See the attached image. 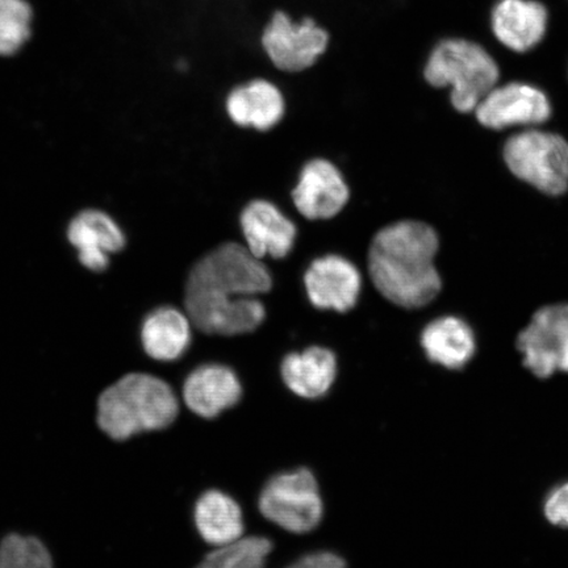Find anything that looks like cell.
<instances>
[{
    "mask_svg": "<svg viewBox=\"0 0 568 568\" xmlns=\"http://www.w3.org/2000/svg\"><path fill=\"white\" fill-rule=\"evenodd\" d=\"M273 551L270 539L260 536L241 537L209 554L196 568H265Z\"/></svg>",
    "mask_w": 568,
    "mask_h": 568,
    "instance_id": "cell-21",
    "label": "cell"
},
{
    "mask_svg": "<svg viewBox=\"0 0 568 568\" xmlns=\"http://www.w3.org/2000/svg\"><path fill=\"white\" fill-rule=\"evenodd\" d=\"M70 244L78 251L81 264L91 272H103L110 264V254L122 251L125 236L110 215L98 210L83 211L68 229Z\"/></svg>",
    "mask_w": 568,
    "mask_h": 568,
    "instance_id": "cell-13",
    "label": "cell"
},
{
    "mask_svg": "<svg viewBox=\"0 0 568 568\" xmlns=\"http://www.w3.org/2000/svg\"><path fill=\"white\" fill-rule=\"evenodd\" d=\"M422 346L433 364L449 371L464 368L477 349L471 326L454 316L437 318L426 326Z\"/></svg>",
    "mask_w": 568,
    "mask_h": 568,
    "instance_id": "cell-18",
    "label": "cell"
},
{
    "mask_svg": "<svg viewBox=\"0 0 568 568\" xmlns=\"http://www.w3.org/2000/svg\"><path fill=\"white\" fill-rule=\"evenodd\" d=\"M287 568H346V564L335 552L317 551L295 560Z\"/></svg>",
    "mask_w": 568,
    "mask_h": 568,
    "instance_id": "cell-25",
    "label": "cell"
},
{
    "mask_svg": "<svg viewBox=\"0 0 568 568\" xmlns=\"http://www.w3.org/2000/svg\"><path fill=\"white\" fill-rule=\"evenodd\" d=\"M247 251L255 258H284L294 247L296 226L266 201H255L241 215Z\"/></svg>",
    "mask_w": 568,
    "mask_h": 568,
    "instance_id": "cell-14",
    "label": "cell"
},
{
    "mask_svg": "<svg viewBox=\"0 0 568 568\" xmlns=\"http://www.w3.org/2000/svg\"><path fill=\"white\" fill-rule=\"evenodd\" d=\"M0 568H53V562L40 539L10 535L0 544Z\"/></svg>",
    "mask_w": 568,
    "mask_h": 568,
    "instance_id": "cell-23",
    "label": "cell"
},
{
    "mask_svg": "<svg viewBox=\"0 0 568 568\" xmlns=\"http://www.w3.org/2000/svg\"><path fill=\"white\" fill-rule=\"evenodd\" d=\"M243 386L236 373L224 365L195 368L183 386V399L197 416L215 418L241 400Z\"/></svg>",
    "mask_w": 568,
    "mask_h": 568,
    "instance_id": "cell-15",
    "label": "cell"
},
{
    "mask_svg": "<svg viewBox=\"0 0 568 568\" xmlns=\"http://www.w3.org/2000/svg\"><path fill=\"white\" fill-rule=\"evenodd\" d=\"M523 364L539 379L568 373V304L538 310L517 337Z\"/></svg>",
    "mask_w": 568,
    "mask_h": 568,
    "instance_id": "cell-8",
    "label": "cell"
},
{
    "mask_svg": "<svg viewBox=\"0 0 568 568\" xmlns=\"http://www.w3.org/2000/svg\"><path fill=\"white\" fill-rule=\"evenodd\" d=\"M549 11L538 0H497L491 13L495 39L508 51L527 53L545 39Z\"/></svg>",
    "mask_w": 568,
    "mask_h": 568,
    "instance_id": "cell-10",
    "label": "cell"
},
{
    "mask_svg": "<svg viewBox=\"0 0 568 568\" xmlns=\"http://www.w3.org/2000/svg\"><path fill=\"white\" fill-rule=\"evenodd\" d=\"M282 378L286 386L304 399H320L328 394L337 376L335 353L312 346L302 353H291L282 362Z\"/></svg>",
    "mask_w": 568,
    "mask_h": 568,
    "instance_id": "cell-17",
    "label": "cell"
},
{
    "mask_svg": "<svg viewBox=\"0 0 568 568\" xmlns=\"http://www.w3.org/2000/svg\"><path fill=\"white\" fill-rule=\"evenodd\" d=\"M293 196L304 217L326 220L343 211L349 201V189L335 165L326 160H314L302 170Z\"/></svg>",
    "mask_w": 568,
    "mask_h": 568,
    "instance_id": "cell-12",
    "label": "cell"
},
{
    "mask_svg": "<svg viewBox=\"0 0 568 568\" xmlns=\"http://www.w3.org/2000/svg\"><path fill=\"white\" fill-rule=\"evenodd\" d=\"M474 112L483 126L500 131L514 125L544 124L552 109L545 91L513 81L489 91Z\"/></svg>",
    "mask_w": 568,
    "mask_h": 568,
    "instance_id": "cell-9",
    "label": "cell"
},
{
    "mask_svg": "<svg viewBox=\"0 0 568 568\" xmlns=\"http://www.w3.org/2000/svg\"><path fill=\"white\" fill-rule=\"evenodd\" d=\"M423 77L433 89H450V103L460 113H471L501 81L494 55L478 42L445 39L432 49Z\"/></svg>",
    "mask_w": 568,
    "mask_h": 568,
    "instance_id": "cell-4",
    "label": "cell"
},
{
    "mask_svg": "<svg viewBox=\"0 0 568 568\" xmlns=\"http://www.w3.org/2000/svg\"><path fill=\"white\" fill-rule=\"evenodd\" d=\"M180 412L172 387L158 376L128 374L106 388L98 402V424L116 442L144 432L161 430Z\"/></svg>",
    "mask_w": 568,
    "mask_h": 568,
    "instance_id": "cell-3",
    "label": "cell"
},
{
    "mask_svg": "<svg viewBox=\"0 0 568 568\" xmlns=\"http://www.w3.org/2000/svg\"><path fill=\"white\" fill-rule=\"evenodd\" d=\"M312 304L320 310L351 311L358 302L362 278L358 268L339 255H325L304 276Z\"/></svg>",
    "mask_w": 568,
    "mask_h": 568,
    "instance_id": "cell-11",
    "label": "cell"
},
{
    "mask_svg": "<svg viewBox=\"0 0 568 568\" xmlns=\"http://www.w3.org/2000/svg\"><path fill=\"white\" fill-rule=\"evenodd\" d=\"M195 527L205 542L225 546L243 536V510L232 496L211 489L199 497L194 509Z\"/></svg>",
    "mask_w": 568,
    "mask_h": 568,
    "instance_id": "cell-19",
    "label": "cell"
},
{
    "mask_svg": "<svg viewBox=\"0 0 568 568\" xmlns=\"http://www.w3.org/2000/svg\"><path fill=\"white\" fill-rule=\"evenodd\" d=\"M438 246L437 233L428 224L406 220L386 226L368 251L375 288L403 308H422L435 301L443 288L435 267Z\"/></svg>",
    "mask_w": 568,
    "mask_h": 568,
    "instance_id": "cell-2",
    "label": "cell"
},
{
    "mask_svg": "<svg viewBox=\"0 0 568 568\" xmlns=\"http://www.w3.org/2000/svg\"><path fill=\"white\" fill-rule=\"evenodd\" d=\"M504 160L510 172L544 194L558 196L568 189V142L557 133H517L506 142Z\"/></svg>",
    "mask_w": 568,
    "mask_h": 568,
    "instance_id": "cell-6",
    "label": "cell"
},
{
    "mask_svg": "<svg viewBox=\"0 0 568 568\" xmlns=\"http://www.w3.org/2000/svg\"><path fill=\"white\" fill-rule=\"evenodd\" d=\"M225 109L234 124L264 132L281 122L286 102L276 84L257 78L234 88L226 98Z\"/></svg>",
    "mask_w": 568,
    "mask_h": 568,
    "instance_id": "cell-16",
    "label": "cell"
},
{
    "mask_svg": "<svg viewBox=\"0 0 568 568\" xmlns=\"http://www.w3.org/2000/svg\"><path fill=\"white\" fill-rule=\"evenodd\" d=\"M331 39V32L315 18L294 19L276 10L262 31L261 48L276 70L300 74L317 65L328 52Z\"/></svg>",
    "mask_w": 568,
    "mask_h": 568,
    "instance_id": "cell-5",
    "label": "cell"
},
{
    "mask_svg": "<svg viewBox=\"0 0 568 568\" xmlns=\"http://www.w3.org/2000/svg\"><path fill=\"white\" fill-rule=\"evenodd\" d=\"M544 515L551 525L568 529V481L554 488L546 497Z\"/></svg>",
    "mask_w": 568,
    "mask_h": 568,
    "instance_id": "cell-24",
    "label": "cell"
},
{
    "mask_svg": "<svg viewBox=\"0 0 568 568\" xmlns=\"http://www.w3.org/2000/svg\"><path fill=\"white\" fill-rule=\"evenodd\" d=\"M141 344L149 357L155 361L181 358L191 344L189 316L172 307L153 311L142 323Z\"/></svg>",
    "mask_w": 568,
    "mask_h": 568,
    "instance_id": "cell-20",
    "label": "cell"
},
{
    "mask_svg": "<svg viewBox=\"0 0 568 568\" xmlns=\"http://www.w3.org/2000/svg\"><path fill=\"white\" fill-rule=\"evenodd\" d=\"M33 11L26 0H0V55H12L32 33Z\"/></svg>",
    "mask_w": 568,
    "mask_h": 568,
    "instance_id": "cell-22",
    "label": "cell"
},
{
    "mask_svg": "<svg viewBox=\"0 0 568 568\" xmlns=\"http://www.w3.org/2000/svg\"><path fill=\"white\" fill-rule=\"evenodd\" d=\"M272 286L261 260L244 245L226 243L191 270L184 305L190 322L205 335H244L264 323L265 305L255 296Z\"/></svg>",
    "mask_w": 568,
    "mask_h": 568,
    "instance_id": "cell-1",
    "label": "cell"
},
{
    "mask_svg": "<svg viewBox=\"0 0 568 568\" xmlns=\"http://www.w3.org/2000/svg\"><path fill=\"white\" fill-rule=\"evenodd\" d=\"M258 507L268 521L296 535L316 529L324 515L317 480L307 468L275 475L262 489Z\"/></svg>",
    "mask_w": 568,
    "mask_h": 568,
    "instance_id": "cell-7",
    "label": "cell"
}]
</instances>
